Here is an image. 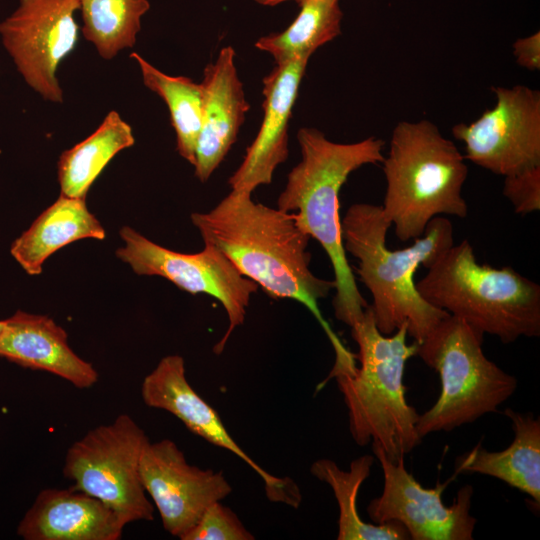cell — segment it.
I'll list each match as a JSON object with an SVG mask.
<instances>
[{
  "label": "cell",
  "instance_id": "cell-1",
  "mask_svg": "<svg viewBox=\"0 0 540 540\" xmlns=\"http://www.w3.org/2000/svg\"><path fill=\"white\" fill-rule=\"evenodd\" d=\"M251 195L231 190L210 211L192 213L191 221L204 243L218 247L267 295L295 300L312 313L335 352L330 375L352 372L356 356L344 346L319 307L335 282L312 273L307 251L310 237L293 213L255 202Z\"/></svg>",
  "mask_w": 540,
  "mask_h": 540
},
{
  "label": "cell",
  "instance_id": "cell-2",
  "mask_svg": "<svg viewBox=\"0 0 540 540\" xmlns=\"http://www.w3.org/2000/svg\"><path fill=\"white\" fill-rule=\"evenodd\" d=\"M391 226L381 206L353 204L341 218L343 247L358 260L356 273L371 293L378 330L390 335L406 325L408 336L420 343L449 313L422 298L414 273L419 265L430 268L454 245L453 226L436 216L411 246L390 250L386 235Z\"/></svg>",
  "mask_w": 540,
  "mask_h": 540
},
{
  "label": "cell",
  "instance_id": "cell-3",
  "mask_svg": "<svg viewBox=\"0 0 540 540\" xmlns=\"http://www.w3.org/2000/svg\"><path fill=\"white\" fill-rule=\"evenodd\" d=\"M297 140L301 160L289 172L277 208L293 213L300 228L328 255L335 282L334 314L352 327L369 304L358 289L343 247L339 192L353 171L383 162L385 142L372 136L354 143H337L310 127L299 129Z\"/></svg>",
  "mask_w": 540,
  "mask_h": 540
},
{
  "label": "cell",
  "instance_id": "cell-4",
  "mask_svg": "<svg viewBox=\"0 0 540 540\" xmlns=\"http://www.w3.org/2000/svg\"><path fill=\"white\" fill-rule=\"evenodd\" d=\"M350 328L360 367L334 377L348 409L350 434L360 446L379 444L396 462L422 441L416 428L419 414L407 402L403 382L406 362L417 355L418 342L407 343L406 325L382 334L370 305Z\"/></svg>",
  "mask_w": 540,
  "mask_h": 540
},
{
  "label": "cell",
  "instance_id": "cell-5",
  "mask_svg": "<svg viewBox=\"0 0 540 540\" xmlns=\"http://www.w3.org/2000/svg\"><path fill=\"white\" fill-rule=\"evenodd\" d=\"M382 165L386 192L381 208L400 241L422 236L436 216H467L465 157L431 121L397 123Z\"/></svg>",
  "mask_w": 540,
  "mask_h": 540
},
{
  "label": "cell",
  "instance_id": "cell-6",
  "mask_svg": "<svg viewBox=\"0 0 540 540\" xmlns=\"http://www.w3.org/2000/svg\"><path fill=\"white\" fill-rule=\"evenodd\" d=\"M416 284L432 306L504 344L540 336V285L512 267L477 262L467 239L450 247Z\"/></svg>",
  "mask_w": 540,
  "mask_h": 540
},
{
  "label": "cell",
  "instance_id": "cell-7",
  "mask_svg": "<svg viewBox=\"0 0 540 540\" xmlns=\"http://www.w3.org/2000/svg\"><path fill=\"white\" fill-rule=\"evenodd\" d=\"M483 338L449 314L418 343L417 356L438 373L441 383L435 404L419 414L416 428L422 439L496 412L514 394L517 379L485 356Z\"/></svg>",
  "mask_w": 540,
  "mask_h": 540
},
{
  "label": "cell",
  "instance_id": "cell-8",
  "mask_svg": "<svg viewBox=\"0 0 540 540\" xmlns=\"http://www.w3.org/2000/svg\"><path fill=\"white\" fill-rule=\"evenodd\" d=\"M150 440L128 414L88 431L67 450L64 476L73 487L102 501L126 523L151 521L154 507L140 474Z\"/></svg>",
  "mask_w": 540,
  "mask_h": 540
},
{
  "label": "cell",
  "instance_id": "cell-9",
  "mask_svg": "<svg viewBox=\"0 0 540 540\" xmlns=\"http://www.w3.org/2000/svg\"><path fill=\"white\" fill-rule=\"evenodd\" d=\"M120 237L124 245L116 256L138 275L163 277L183 291L206 294L221 303L229 325L213 351L222 353L235 328L243 324L258 285L213 244L204 243L202 251L189 254L156 244L128 226L121 228Z\"/></svg>",
  "mask_w": 540,
  "mask_h": 540
},
{
  "label": "cell",
  "instance_id": "cell-10",
  "mask_svg": "<svg viewBox=\"0 0 540 540\" xmlns=\"http://www.w3.org/2000/svg\"><path fill=\"white\" fill-rule=\"evenodd\" d=\"M79 0H19L0 22V37L26 84L44 100L62 103L60 63L75 49Z\"/></svg>",
  "mask_w": 540,
  "mask_h": 540
},
{
  "label": "cell",
  "instance_id": "cell-11",
  "mask_svg": "<svg viewBox=\"0 0 540 540\" xmlns=\"http://www.w3.org/2000/svg\"><path fill=\"white\" fill-rule=\"evenodd\" d=\"M372 451L384 477L381 495L367 506L374 524L399 522L412 540H473L477 519L470 514L471 485L461 487L452 505L447 506L442 494L452 478L433 488L423 487L405 468L404 457L391 461L375 442Z\"/></svg>",
  "mask_w": 540,
  "mask_h": 540
},
{
  "label": "cell",
  "instance_id": "cell-12",
  "mask_svg": "<svg viewBox=\"0 0 540 540\" xmlns=\"http://www.w3.org/2000/svg\"><path fill=\"white\" fill-rule=\"evenodd\" d=\"M493 92L491 109L452 128L465 159L503 177L540 165V92L521 84Z\"/></svg>",
  "mask_w": 540,
  "mask_h": 540
},
{
  "label": "cell",
  "instance_id": "cell-13",
  "mask_svg": "<svg viewBox=\"0 0 540 540\" xmlns=\"http://www.w3.org/2000/svg\"><path fill=\"white\" fill-rule=\"evenodd\" d=\"M140 474L164 529L180 539L211 504L222 501L232 491L222 471L189 464L170 439L147 443L141 456Z\"/></svg>",
  "mask_w": 540,
  "mask_h": 540
},
{
  "label": "cell",
  "instance_id": "cell-14",
  "mask_svg": "<svg viewBox=\"0 0 540 540\" xmlns=\"http://www.w3.org/2000/svg\"><path fill=\"white\" fill-rule=\"evenodd\" d=\"M141 396L147 406L168 411L192 433L242 459L262 478L270 500L298 506L301 495L296 484L265 471L235 442L216 410L187 381L183 357H163L143 379Z\"/></svg>",
  "mask_w": 540,
  "mask_h": 540
},
{
  "label": "cell",
  "instance_id": "cell-15",
  "mask_svg": "<svg viewBox=\"0 0 540 540\" xmlns=\"http://www.w3.org/2000/svg\"><path fill=\"white\" fill-rule=\"evenodd\" d=\"M309 59L276 64L262 80L263 119L238 169L228 180L231 190L253 193L272 182L276 168L288 158V127Z\"/></svg>",
  "mask_w": 540,
  "mask_h": 540
},
{
  "label": "cell",
  "instance_id": "cell-16",
  "mask_svg": "<svg viewBox=\"0 0 540 540\" xmlns=\"http://www.w3.org/2000/svg\"><path fill=\"white\" fill-rule=\"evenodd\" d=\"M202 120L195 152V176L206 182L236 142L250 104L235 65V50L223 47L203 71Z\"/></svg>",
  "mask_w": 540,
  "mask_h": 540
},
{
  "label": "cell",
  "instance_id": "cell-17",
  "mask_svg": "<svg viewBox=\"0 0 540 540\" xmlns=\"http://www.w3.org/2000/svg\"><path fill=\"white\" fill-rule=\"evenodd\" d=\"M125 525L102 501L71 486L40 491L17 533L25 540H119Z\"/></svg>",
  "mask_w": 540,
  "mask_h": 540
},
{
  "label": "cell",
  "instance_id": "cell-18",
  "mask_svg": "<svg viewBox=\"0 0 540 540\" xmlns=\"http://www.w3.org/2000/svg\"><path fill=\"white\" fill-rule=\"evenodd\" d=\"M0 357L25 368L55 374L77 388H89L98 380L93 365L69 346L66 331L44 315L19 310L5 319Z\"/></svg>",
  "mask_w": 540,
  "mask_h": 540
},
{
  "label": "cell",
  "instance_id": "cell-19",
  "mask_svg": "<svg viewBox=\"0 0 540 540\" xmlns=\"http://www.w3.org/2000/svg\"><path fill=\"white\" fill-rule=\"evenodd\" d=\"M514 432L504 450L491 452L481 443L456 460L455 474L479 473L495 477L531 497L540 505V419L532 413L504 410Z\"/></svg>",
  "mask_w": 540,
  "mask_h": 540
},
{
  "label": "cell",
  "instance_id": "cell-20",
  "mask_svg": "<svg viewBox=\"0 0 540 540\" xmlns=\"http://www.w3.org/2000/svg\"><path fill=\"white\" fill-rule=\"evenodd\" d=\"M105 229L83 198L64 195L44 210L11 245V255L29 275L42 272L57 250L82 239L103 240Z\"/></svg>",
  "mask_w": 540,
  "mask_h": 540
},
{
  "label": "cell",
  "instance_id": "cell-21",
  "mask_svg": "<svg viewBox=\"0 0 540 540\" xmlns=\"http://www.w3.org/2000/svg\"><path fill=\"white\" fill-rule=\"evenodd\" d=\"M134 143L131 126L117 111H110L91 135L60 155V194L86 199L90 187L112 158Z\"/></svg>",
  "mask_w": 540,
  "mask_h": 540
},
{
  "label": "cell",
  "instance_id": "cell-22",
  "mask_svg": "<svg viewBox=\"0 0 540 540\" xmlns=\"http://www.w3.org/2000/svg\"><path fill=\"white\" fill-rule=\"evenodd\" d=\"M375 457L363 455L350 463L344 471L330 459L315 461L310 472L326 482L334 492L339 506L338 540H406L410 539L405 527L396 521L371 524L363 521L357 509V497L362 483L370 475Z\"/></svg>",
  "mask_w": 540,
  "mask_h": 540
},
{
  "label": "cell",
  "instance_id": "cell-23",
  "mask_svg": "<svg viewBox=\"0 0 540 540\" xmlns=\"http://www.w3.org/2000/svg\"><path fill=\"white\" fill-rule=\"evenodd\" d=\"M300 10L282 32L261 36L255 48L272 56L276 64L307 58L341 34L340 0H296Z\"/></svg>",
  "mask_w": 540,
  "mask_h": 540
},
{
  "label": "cell",
  "instance_id": "cell-24",
  "mask_svg": "<svg viewBox=\"0 0 540 540\" xmlns=\"http://www.w3.org/2000/svg\"><path fill=\"white\" fill-rule=\"evenodd\" d=\"M130 57L138 64L144 85L166 103L177 151L193 166L202 120L201 84L185 76L165 74L136 52Z\"/></svg>",
  "mask_w": 540,
  "mask_h": 540
},
{
  "label": "cell",
  "instance_id": "cell-25",
  "mask_svg": "<svg viewBox=\"0 0 540 540\" xmlns=\"http://www.w3.org/2000/svg\"><path fill=\"white\" fill-rule=\"evenodd\" d=\"M149 9L148 0H79L83 36L103 59L111 60L135 45Z\"/></svg>",
  "mask_w": 540,
  "mask_h": 540
},
{
  "label": "cell",
  "instance_id": "cell-26",
  "mask_svg": "<svg viewBox=\"0 0 540 540\" xmlns=\"http://www.w3.org/2000/svg\"><path fill=\"white\" fill-rule=\"evenodd\" d=\"M238 516L221 501L211 504L181 540H253Z\"/></svg>",
  "mask_w": 540,
  "mask_h": 540
},
{
  "label": "cell",
  "instance_id": "cell-27",
  "mask_svg": "<svg viewBox=\"0 0 540 540\" xmlns=\"http://www.w3.org/2000/svg\"><path fill=\"white\" fill-rule=\"evenodd\" d=\"M503 195L518 215L540 210V165L504 177Z\"/></svg>",
  "mask_w": 540,
  "mask_h": 540
},
{
  "label": "cell",
  "instance_id": "cell-28",
  "mask_svg": "<svg viewBox=\"0 0 540 540\" xmlns=\"http://www.w3.org/2000/svg\"><path fill=\"white\" fill-rule=\"evenodd\" d=\"M513 55L516 62L530 71L540 69V33L539 31L517 39L513 45Z\"/></svg>",
  "mask_w": 540,
  "mask_h": 540
},
{
  "label": "cell",
  "instance_id": "cell-29",
  "mask_svg": "<svg viewBox=\"0 0 540 540\" xmlns=\"http://www.w3.org/2000/svg\"><path fill=\"white\" fill-rule=\"evenodd\" d=\"M254 1L262 6H276L278 4H281L289 0H254Z\"/></svg>",
  "mask_w": 540,
  "mask_h": 540
},
{
  "label": "cell",
  "instance_id": "cell-30",
  "mask_svg": "<svg viewBox=\"0 0 540 540\" xmlns=\"http://www.w3.org/2000/svg\"><path fill=\"white\" fill-rule=\"evenodd\" d=\"M3 328H4V320H0V335L2 333Z\"/></svg>",
  "mask_w": 540,
  "mask_h": 540
}]
</instances>
